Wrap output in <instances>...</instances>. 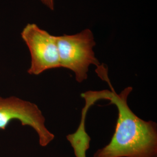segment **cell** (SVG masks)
Returning a JSON list of instances; mask_svg holds the SVG:
<instances>
[{"mask_svg":"<svg viewBox=\"0 0 157 157\" xmlns=\"http://www.w3.org/2000/svg\"><path fill=\"white\" fill-rule=\"evenodd\" d=\"M56 39L60 67L72 71L78 83L87 80L91 65H95L97 69L101 67L93 50L96 44L90 29L74 34L56 36Z\"/></svg>","mask_w":157,"mask_h":157,"instance_id":"2","label":"cell"},{"mask_svg":"<svg viewBox=\"0 0 157 157\" xmlns=\"http://www.w3.org/2000/svg\"><path fill=\"white\" fill-rule=\"evenodd\" d=\"M15 120L20 121L23 126L33 128L42 147L47 146L55 137L45 127V118L36 104L16 97H0V129L6 130Z\"/></svg>","mask_w":157,"mask_h":157,"instance_id":"4","label":"cell"},{"mask_svg":"<svg viewBox=\"0 0 157 157\" xmlns=\"http://www.w3.org/2000/svg\"><path fill=\"white\" fill-rule=\"evenodd\" d=\"M43 4H44L47 8L51 10L54 9V0H40Z\"/></svg>","mask_w":157,"mask_h":157,"instance_id":"5","label":"cell"},{"mask_svg":"<svg viewBox=\"0 0 157 157\" xmlns=\"http://www.w3.org/2000/svg\"><path fill=\"white\" fill-rule=\"evenodd\" d=\"M21 37L31 56V75H39L46 71L60 67L56 36L39 28L35 23L27 24Z\"/></svg>","mask_w":157,"mask_h":157,"instance_id":"3","label":"cell"},{"mask_svg":"<svg viewBox=\"0 0 157 157\" xmlns=\"http://www.w3.org/2000/svg\"><path fill=\"white\" fill-rule=\"evenodd\" d=\"M100 77L111 89L107 90L105 100L117 107L118 117L110 142L96 152L94 157H157V123L145 121L131 110L128 98L133 88L128 87L117 94L108 73Z\"/></svg>","mask_w":157,"mask_h":157,"instance_id":"1","label":"cell"}]
</instances>
